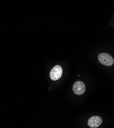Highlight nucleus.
<instances>
[{
    "label": "nucleus",
    "instance_id": "f257e3e1",
    "mask_svg": "<svg viewBox=\"0 0 114 128\" xmlns=\"http://www.w3.org/2000/svg\"><path fill=\"white\" fill-rule=\"evenodd\" d=\"M98 59L100 63L107 66H111L114 63V60L112 57L107 53L100 54L98 55Z\"/></svg>",
    "mask_w": 114,
    "mask_h": 128
},
{
    "label": "nucleus",
    "instance_id": "f03ea898",
    "mask_svg": "<svg viewBox=\"0 0 114 128\" xmlns=\"http://www.w3.org/2000/svg\"><path fill=\"white\" fill-rule=\"evenodd\" d=\"M62 74V68L57 65L54 66L50 72V78L53 81H56L59 79Z\"/></svg>",
    "mask_w": 114,
    "mask_h": 128
},
{
    "label": "nucleus",
    "instance_id": "7ed1b4c3",
    "mask_svg": "<svg viewBox=\"0 0 114 128\" xmlns=\"http://www.w3.org/2000/svg\"><path fill=\"white\" fill-rule=\"evenodd\" d=\"M73 91L76 95L80 96L84 94L85 90V86L84 84L80 81L75 82L73 86Z\"/></svg>",
    "mask_w": 114,
    "mask_h": 128
},
{
    "label": "nucleus",
    "instance_id": "20e7f679",
    "mask_svg": "<svg viewBox=\"0 0 114 128\" xmlns=\"http://www.w3.org/2000/svg\"><path fill=\"white\" fill-rule=\"evenodd\" d=\"M102 120L98 116H93L88 119L87 122L88 126L91 128H96L102 124Z\"/></svg>",
    "mask_w": 114,
    "mask_h": 128
}]
</instances>
